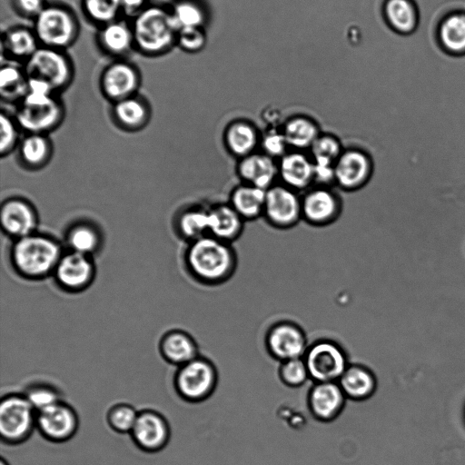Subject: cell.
<instances>
[{"instance_id": "cell-33", "label": "cell", "mask_w": 465, "mask_h": 465, "mask_svg": "<svg viewBox=\"0 0 465 465\" xmlns=\"http://www.w3.org/2000/svg\"><path fill=\"white\" fill-rule=\"evenodd\" d=\"M133 39V31L122 22L109 23L101 34L104 46L115 54L127 51L131 46Z\"/></svg>"}, {"instance_id": "cell-32", "label": "cell", "mask_w": 465, "mask_h": 465, "mask_svg": "<svg viewBox=\"0 0 465 465\" xmlns=\"http://www.w3.org/2000/svg\"><path fill=\"white\" fill-rule=\"evenodd\" d=\"M114 112L117 121L128 128H138L147 119L145 105L138 99L133 97L117 101Z\"/></svg>"}, {"instance_id": "cell-14", "label": "cell", "mask_w": 465, "mask_h": 465, "mask_svg": "<svg viewBox=\"0 0 465 465\" xmlns=\"http://www.w3.org/2000/svg\"><path fill=\"white\" fill-rule=\"evenodd\" d=\"M74 32V21L63 8L45 7L36 15V35L47 46L67 45L73 40Z\"/></svg>"}, {"instance_id": "cell-39", "label": "cell", "mask_w": 465, "mask_h": 465, "mask_svg": "<svg viewBox=\"0 0 465 465\" xmlns=\"http://www.w3.org/2000/svg\"><path fill=\"white\" fill-rule=\"evenodd\" d=\"M7 50L16 56H31L38 48L35 35L25 28L10 31L5 36Z\"/></svg>"}, {"instance_id": "cell-25", "label": "cell", "mask_w": 465, "mask_h": 465, "mask_svg": "<svg viewBox=\"0 0 465 465\" xmlns=\"http://www.w3.org/2000/svg\"><path fill=\"white\" fill-rule=\"evenodd\" d=\"M436 35L446 53L465 54V11L454 10L444 15L438 25Z\"/></svg>"}, {"instance_id": "cell-6", "label": "cell", "mask_w": 465, "mask_h": 465, "mask_svg": "<svg viewBox=\"0 0 465 465\" xmlns=\"http://www.w3.org/2000/svg\"><path fill=\"white\" fill-rule=\"evenodd\" d=\"M178 33L171 13L160 7H148L136 17L134 39L146 53H159L166 49Z\"/></svg>"}, {"instance_id": "cell-43", "label": "cell", "mask_w": 465, "mask_h": 465, "mask_svg": "<svg viewBox=\"0 0 465 465\" xmlns=\"http://www.w3.org/2000/svg\"><path fill=\"white\" fill-rule=\"evenodd\" d=\"M88 15L99 22H111L122 7L121 0H84Z\"/></svg>"}, {"instance_id": "cell-1", "label": "cell", "mask_w": 465, "mask_h": 465, "mask_svg": "<svg viewBox=\"0 0 465 465\" xmlns=\"http://www.w3.org/2000/svg\"><path fill=\"white\" fill-rule=\"evenodd\" d=\"M185 260L192 275L208 285L225 282L233 275L238 264L232 243L210 234L191 242Z\"/></svg>"}, {"instance_id": "cell-49", "label": "cell", "mask_w": 465, "mask_h": 465, "mask_svg": "<svg viewBox=\"0 0 465 465\" xmlns=\"http://www.w3.org/2000/svg\"><path fill=\"white\" fill-rule=\"evenodd\" d=\"M144 0H121L122 7L128 12H134L142 6Z\"/></svg>"}, {"instance_id": "cell-31", "label": "cell", "mask_w": 465, "mask_h": 465, "mask_svg": "<svg viewBox=\"0 0 465 465\" xmlns=\"http://www.w3.org/2000/svg\"><path fill=\"white\" fill-rule=\"evenodd\" d=\"M179 227L183 236L194 241L209 234V208H192L182 214Z\"/></svg>"}, {"instance_id": "cell-50", "label": "cell", "mask_w": 465, "mask_h": 465, "mask_svg": "<svg viewBox=\"0 0 465 465\" xmlns=\"http://www.w3.org/2000/svg\"><path fill=\"white\" fill-rule=\"evenodd\" d=\"M0 465H11L10 462L4 457L0 460Z\"/></svg>"}, {"instance_id": "cell-24", "label": "cell", "mask_w": 465, "mask_h": 465, "mask_svg": "<svg viewBox=\"0 0 465 465\" xmlns=\"http://www.w3.org/2000/svg\"><path fill=\"white\" fill-rule=\"evenodd\" d=\"M281 128L290 149L307 152L322 132L318 122L306 114L289 116Z\"/></svg>"}, {"instance_id": "cell-37", "label": "cell", "mask_w": 465, "mask_h": 465, "mask_svg": "<svg viewBox=\"0 0 465 465\" xmlns=\"http://www.w3.org/2000/svg\"><path fill=\"white\" fill-rule=\"evenodd\" d=\"M290 150L281 126L262 131L259 151L278 160Z\"/></svg>"}, {"instance_id": "cell-40", "label": "cell", "mask_w": 465, "mask_h": 465, "mask_svg": "<svg viewBox=\"0 0 465 465\" xmlns=\"http://www.w3.org/2000/svg\"><path fill=\"white\" fill-rule=\"evenodd\" d=\"M279 377L288 387L298 388L302 386L310 375L303 358L287 360L281 362Z\"/></svg>"}, {"instance_id": "cell-35", "label": "cell", "mask_w": 465, "mask_h": 465, "mask_svg": "<svg viewBox=\"0 0 465 465\" xmlns=\"http://www.w3.org/2000/svg\"><path fill=\"white\" fill-rule=\"evenodd\" d=\"M139 411L128 403L113 405L106 413L109 427L117 433H130L137 419Z\"/></svg>"}, {"instance_id": "cell-30", "label": "cell", "mask_w": 465, "mask_h": 465, "mask_svg": "<svg viewBox=\"0 0 465 465\" xmlns=\"http://www.w3.org/2000/svg\"><path fill=\"white\" fill-rule=\"evenodd\" d=\"M344 147L336 134L322 132L308 152L314 163L334 164Z\"/></svg>"}, {"instance_id": "cell-47", "label": "cell", "mask_w": 465, "mask_h": 465, "mask_svg": "<svg viewBox=\"0 0 465 465\" xmlns=\"http://www.w3.org/2000/svg\"><path fill=\"white\" fill-rule=\"evenodd\" d=\"M19 8L27 15H37L45 7L42 0H16Z\"/></svg>"}, {"instance_id": "cell-36", "label": "cell", "mask_w": 465, "mask_h": 465, "mask_svg": "<svg viewBox=\"0 0 465 465\" xmlns=\"http://www.w3.org/2000/svg\"><path fill=\"white\" fill-rule=\"evenodd\" d=\"M24 394L36 412L63 400L59 390L45 382H35L30 384L25 389Z\"/></svg>"}, {"instance_id": "cell-46", "label": "cell", "mask_w": 465, "mask_h": 465, "mask_svg": "<svg viewBox=\"0 0 465 465\" xmlns=\"http://www.w3.org/2000/svg\"><path fill=\"white\" fill-rule=\"evenodd\" d=\"M313 185L334 187L335 186L334 164L314 163V184Z\"/></svg>"}, {"instance_id": "cell-48", "label": "cell", "mask_w": 465, "mask_h": 465, "mask_svg": "<svg viewBox=\"0 0 465 465\" xmlns=\"http://www.w3.org/2000/svg\"><path fill=\"white\" fill-rule=\"evenodd\" d=\"M262 119L266 124V127L281 126L283 121L280 119V112L276 109H267L263 111Z\"/></svg>"}, {"instance_id": "cell-19", "label": "cell", "mask_w": 465, "mask_h": 465, "mask_svg": "<svg viewBox=\"0 0 465 465\" xmlns=\"http://www.w3.org/2000/svg\"><path fill=\"white\" fill-rule=\"evenodd\" d=\"M235 173L240 182L266 191L278 182L277 160L257 151L238 159Z\"/></svg>"}, {"instance_id": "cell-9", "label": "cell", "mask_w": 465, "mask_h": 465, "mask_svg": "<svg viewBox=\"0 0 465 465\" xmlns=\"http://www.w3.org/2000/svg\"><path fill=\"white\" fill-rule=\"evenodd\" d=\"M303 359L310 379L314 382L338 381L349 366L345 351L330 340L309 345Z\"/></svg>"}, {"instance_id": "cell-12", "label": "cell", "mask_w": 465, "mask_h": 465, "mask_svg": "<svg viewBox=\"0 0 465 465\" xmlns=\"http://www.w3.org/2000/svg\"><path fill=\"white\" fill-rule=\"evenodd\" d=\"M130 435L139 450L146 453H156L168 444L171 430L163 414L147 409L139 411Z\"/></svg>"}, {"instance_id": "cell-26", "label": "cell", "mask_w": 465, "mask_h": 465, "mask_svg": "<svg viewBox=\"0 0 465 465\" xmlns=\"http://www.w3.org/2000/svg\"><path fill=\"white\" fill-rule=\"evenodd\" d=\"M265 190L240 182L230 192L228 203L247 221L262 217Z\"/></svg>"}, {"instance_id": "cell-41", "label": "cell", "mask_w": 465, "mask_h": 465, "mask_svg": "<svg viewBox=\"0 0 465 465\" xmlns=\"http://www.w3.org/2000/svg\"><path fill=\"white\" fill-rule=\"evenodd\" d=\"M0 88L4 97L12 98L21 94L24 97L27 92V84L16 67L5 65L0 71Z\"/></svg>"}, {"instance_id": "cell-23", "label": "cell", "mask_w": 465, "mask_h": 465, "mask_svg": "<svg viewBox=\"0 0 465 465\" xmlns=\"http://www.w3.org/2000/svg\"><path fill=\"white\" fill-rule=\"evenodd\" d=\"M209 234L232 243L242 235L244 219L227 202L217 203L209 208Z\"/></svg>"}, {"instance_id": "cell-45", "label": "cell", "mask_w": 465, "mask_h": 465, "mask_svg": "<svg viewBox=\"0 0 465 465\" xmlns=\"http://www.w3.org/2000/svg\"><path fill=\"white\" fill-rule=\"evenodd\" d=\"M177 34L180 45L188 51H196L204 44V35L198 27L182 29Z\"/></svg>"}, {"instance_id": "cell-10", "label": "cell", "mask_w": 465, "mask_h": 465, "mask_svg": "<svg viewBox=\"0 0 465 465\" xmlns=\"http://www.w3.org/2000/svg\"><path fill=\"white\" fill-rule=\"evenodd\" d=\"M343 203L334 187L313 185L302 193V217L306 223L324 227L335 223Z\"/></svg>"}, {"instance_id": "cell-3", "label": "cell", "mask_w": 465, "mask_h": 465, "mask_svg": "<svg viewBox=\"0 0 465 465\" xmlns=\"http://www.w3.org/2000/svg\"><path fill=\"white\" fill-rule=\"evenodd\" d=\"M36 411L24 393H7L0 401V436L7 445L27 440L36 429Z\"/></svg>"}, {"instance_id": "cell-29", "label": "cell", "mask_w": 465, "mask_h": 465, "mask_svg": "<svg viewBox=\"0 0 465 465\" xmlns=\"http://www.w3.org/2000/svg\"><path fill=\"white\" fill-rule=\"evenodd\" d=\"M383 16L387 25L396 33H413L420 21L419 9L414 0H385Z\"/></svg>"}, {"instance_id": "cell-11", "label": "cell", "mask_w": 465, "mask_h": 465, "mask_svg": "<svg viewBox=\"0 0 465 465\" xmlns=\"http://www.w3.org/2000/svg\"><path fill=\"white\" fill-rule=\"evenodd\" d=\"M78 426L75 410L64 400L36 414V430L53 443H63L72 439Z\"/></svg>"}, {"instance_id": "cell-15", "label": "cell", "mask_w": 465, "mask_h": 465, "mask_svg": "<svg viewBox=\"0 0 465 465\" xmlns=\"http://www.w3.org/2000/svg\"><path fill=\"white\" fill-rule=\"evenodd\" d=\"M278 182L302 193L314 184V163L309 152L290 149L277 160Z\"/></svg>"}, {"instance_id": "cell-4", "label": "cell", "mask_w": 465, "mask_h": 465, "mask_svg": "<svg viewBox=\"0 0 465 465\" xmlns=\"http://www.w3.org/2000/svg\"><path fill=\"white\" fill-rule=\"evenodd\" d=\"M51 93L52 90L40 84L27 87L17 111V122L30 134H42L58 123L61 108Z\"/></svg>"}, {"instance_id": "cell-17", "label": "cell", "mask_w": 465, "mask_h": 465, "mask_svg": "<svg viewBox=\"0 0 465 465\" xmlns=\"http://www.w3.org/2000/svg\"><path fill=\"white\" fill-rule=\"evenodd\" d=\"M26 70L29 77L41 79L54 89L64 85L70 76L65 57L49 47L38 48L29 57Z\"/></svg>"}, {"instance_id": "cell-38", "label": "cell", "mask_w": 465, "mask_h": 465, "mask_svg": "<svg viewBox=\"0 0 465 465\" xmlns=\"http://www.w3.org/2000/svg\"><path fill=\"white\" fill-rule=\"evenodd\" d=\"M68 243L73 252L87 255L97 248L99 237L93 227L81 224L70 231Z\"/></svg>"}, {"instance_id": "cell-16", "label": "cell", "mask_w": 465, "mask_h": 465, "mask_svg": "<svg viewBox=\"0 0 465 465\" xmlns=\"http://www.w3.org/2000/svg\"><path fill=\"white\" fill-rule=\"evenodd\" d=\"M54 273L62 289L69 292H78L91 284L94 268L87 255L72 252L62 255Z\"/></svg>"}, {"instance_id": "cell-18", "label": "cell", "mask_w": 465, "mask_h": 465, "mask_svg": "<svg viewBox=\"0 0 465 465\" xmlns=\"http://www.w3.org/2000/svg\"><path fill=\"white\" fill-rule=\"evenodd\" d=\"M262 131L251 120L236 118L230 121L223 132L226 152L236 160L259 151Z\"/></svg>"}, {"instance_id": "cell-44", "label": "cell", "mask_w": 465, "mask_h": 465, "mask_svg": "<svg viewBox=\"0 0 465 465\" xmlns=\"http://www.w3.org/2000/svg\"><path fill=\"white\" fill-rule=\"evenodd\" d=\"M1 122V141L0 150L2 154L9 153L15 146L17 140L15 125L11 118L4 113L0 116Z\"/></svg>"}, {"instance_id": "cell-42", "label": "cell", "mask_w": 465, "mask_h": 465, "mask_svg": "<svg viewBox=\"0 0 465 465\" xmlns=\"http://www.w3.org/2000/svg\"><path fill=\"white\" fill-rule=\"evenodd\" d=\"M171 15L177 31L198 27L203 18L200 7L189 1L178 3Z\"/></svg>"}, {"instance_id": "cell-22", "label": "cell", "mask_w": 465, "mask_h": 465, "mask_svg": "<svg viewBox=\"0 0 465 465\" xmlns=\"http://www.w3.org/2000/svg\"><path fill=\"white\" fill-rule=\"evenodd\" d=\"M159 352L163 359L174 366H182L199 356L198 345L187 331L173 329L160 339Z\"/></svg>"}, {"instance_id": "cell-21", "label": "cell", "mask_w": 465, "mask_h": 465, "mask_svg": "<svg viewBox=\"0 0 465 465\" xmlns=\"http://www.w3.org/2000/svg\"><path fill=\"white\" fill-rule=\"evenodd\" d=\"M37 218L33 207L20 199H9L1 208L4 231L16 239L34 233Z\"/></svg>"}, {"instance_id": "cell-2", "label": "cell", "mask_w": 465, "mask_h": 465, "mask_svg": "<svg viewBox=\"0 0 465 465\" xmlns=\"http://www.w3.org/2000/svg\"><path fill=\"white\" fill-rule=\"evenodd\" d=\"M61 257V248L54 240L35 232L16 239L12 248L15 270L28 279L45 277L54 271Z\"/></svg>"}, {"instance_id": "cell-7", "label": "cell", "mask_w": 465, "mask_h": 465, "mask_svg": "<svg viewBox=\"0 0 465 465\" xmlns=\"http://www.w3.org/2000/svg\"><path fill=\"white\" fill-rule=\"evenodd\" d=\"M217 371L213 364L205 358L196 357L177 367L173 377L176 393L187 402H201L214 391Z\"/></svg>"}, {"instance_id": "cell-20", "label": "cell", "mask_w": 465, "mask_h": 465, "mask_svg": "<svg viewBox=\"0 0 465 465\" xmlns=\"http://www.w3.org/2000/svg\"><path fill=\"white\" fill-rule=\"evenodd\" d=\"M346 399L338 381L314 382L308 394V406L313 417L330 421L341 412Z\"/></svg>"}, {"instance_id": "cell-13", "label": "cell", "mask_w": 465, "mask_h": 465, "mask_svg": "<svg viewBox=\"0 0 465 465\" xmlns=\"http://www.w3.org/2000/svg\"><path fill=\"white\" fill-rule=\"evenodd\" d=\"M265 341L270 354L281 362L303 358L309 347L303 330L287 321L273 324L267 331Z\"/></svg>"}, {"instance_id": "cell-27", "label": "cell", "mask_w": 465, "mask_h": 465, "mask_svg": "<svg viewBox=\"0 0 465 465\" xmlns=\"http://www.w3.org/2000/svg\"><path fill=\"white\" fill-rule=\"evenodd\" d=\"M138 84L134 69L124 63L110 65L104 72L102 85L105 94L116 101L130 97Z\"/></svg>"}, {"instance_id": "cell-8", "label": "cell", "mask_w": 465, "mask_h": 465, "mask_svg": "<svg viewBox=\"0 0 465 465\" xmlns=\"http://www.w3.org/2000/svg\"><path fill=\"white\" fill-rule=\"evenodd\" d=\"M262 218L279 230L293 228L302 220V193L277 182L265 193Z\"/></svg>"}, {"instance_id": "cell-5", "label": "cell", "mask_w": 465, "mask_h": 465, "mask_svg": "<svg viewBox=\"0 0 465 465\" xmlns=\"http://www.w3.org/2000/svg\"><path fill=\"white\" fill-rule=\"evenodd\" d=\"M374 172L375 161L369 148L345 146L334 163L335 187L345 192L362 190L372 181Z\"/></svg>"}, {"instance_id": "cell-34", "label": "cell", "mask_w": 465, "mask_h": 465, "mask_svg": "<svg viewBox=\"0 0 465 465\" xmlns=\"http://www.w3.org/2000/svg\"><path fill=\"white\" fill-rule=\"evenodd\" d=\"M20 154L30 165L42 164L50 154L49 142L42 134H30L22 142Z\"/></svg>"}, {"instance_id": "cell-28", "label": "cell", "mask_w": 465, "mask_h": 465, "mask_svg": "<svg viewBox=\"0 0 465 465\" xmlns=\"http://www.w3.org/2000/svg\"><path fill=\"white\" fill-rule=\"evenodd\" d=\"M346 398L364 401L370 398L377 388L374 374L365 366L349 364L338 381Z\"/></svg>"}]
</instances>
